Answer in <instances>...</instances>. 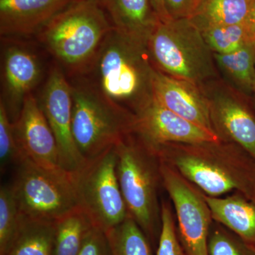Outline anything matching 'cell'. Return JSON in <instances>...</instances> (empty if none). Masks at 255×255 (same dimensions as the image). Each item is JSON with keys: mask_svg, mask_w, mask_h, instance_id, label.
<instances>
[{"mask_svg": "<svg viewBox=\"0 0 255 255\" xmlns=\"http://www.w3.org/2000/svg\"><path fill=\"white\" fill-rule=\"evenodd\" d=\"M254 0H201L189 19L199 30L246 21Z\"/></svg>", "mask_w": 255, "mask_h": 255, "instance_id": "d6986e66", "label": "cell"}, {"mask_svg": "<svg viewBox=\"0 0 255 255\" xmlns=\"http://www.w3.org/2000/svg\"><path fill=\"white\" fill-rule=\"evenodd\" d=\"M253 94H254L255 95V83H254V87H253Z\"/></svg>", "mask_w": 255, "mask_h": 255, "instance_id": "d6a6232c", "label": "cell"}, {"mask_svg": "<svg viewBox=\"0 0 255 255\" xmlns=\"http://www.w3.org/2000/svg\"><path fill=\"white\" fill-rule=\"evenodd\" d=\"M154 68L199 86L217 77L214 53L189 18L159 21L147 41Z\"/></svg>", "mask_w": 255, "mask_h": 255, "instance_id": "3957f363", "label": "cell"}, {"mask_svg": "<svg viewBox=\"0 0 255 255\" xmlns=\"http://www.w3.org/2000/svg\"><path fill=\"white\" fill-rule=\"evenodd\" d=\"M75 0H0V35L14 38L38 35Z\"/></svg>", "mask_w": 255, "mask_h": 255, "instance_id": "5bb4252c", "label": "cell"}, {"mask_svg": "<svg viewBox=\"0 0 255 255\" xmlns=\"http://www.w3.org/2000/svg\"><path fill=\"white\" fill-rule=\"evenodd\" d=\"M245 22H246L248 31H249L251 41L255 42V0L253 1L250 14Z\"/></svg>", "mask_w": 255, "mask_h": 255, "instance_id": "4dcf8cb0", "label": "cell"}, {"mask_svg": "<svg viewBox=\"0 0 255 255\" xmlns=\"http://www.w3.org/2000/svg\"><path fill=\"white\" fill-rule=\"evenodd\" d=\"M112 255H152L142 228L131 216L107 231Z\"/></svg>", "mask_w": 255, "mask_h": 255, "instance_id": "603a6c76", "label": "cell"}, {"mask_svg": "<svg viewBox=\"0 0 255 255\" xmlns=\"http://www.w3.org/2000/svg\"><path fill=\"white\" fill-rule=\"evenodd\" d=\"M164 185L175 207L179 236L186 255H209L211 211L206 201L167 167L161 169Z\"/></svg>", "mask_w": 255, "mask_h": 255, "instance_id": "9c48e42d", "label": "cell"}, {"mask_svg": "<svg viewBox=\"0 0 255 255\" xmlns=\"http://www.w3.org/2000/svg\"><path fill=\"white\" fill-rule=\"evenodd\" d=\"M78 255H112L105 231L93 226L87 233Z\"/></svg>", "mask_w": 255, "mask_h": 255, "instance_id": "83f0119b", "label": "cell"}, {"mask_svg": "<svg viewBox=\"0 0 255 255\" xmlns=\"http://www.w3.org/2000/svg\"><path fill=\"white\" fill-rule=\"evenodd\" d=\"M55 223L20 216L17 236L6 255H53Z\"/></svg>", "mask_w": 255, "mask_h": 255, "instance_id": "44dd1931", "label": "cell"}, {"mask_svg": "<svg viewBox=\"0 0 255 255\" xmlns=\"http://www.w3.org/2000/svg\"><path fill=\"white\" fill-rule=\"evenodd\" d=\"M113 28L100 0H75L38 34L40 42L70 75H86Z\"/></svg>", "mask_w": 255, "mask_h": 255, "instance_id": "7a4b0ae2", "label": "cell"}, {"mask_svg": "<svg viewBox=\"0 0 255 255\" xmlns=\"http://www.w3.org/2000/svg\"><path fill=\"white\" fill-rule=\"evenodd\" d=\"M157 255H186L178 240L170 210L164 204L162 208V230Z\"/></svg>", "mask_w": 255, "mask_h": 255, "instance_id": "4316f807", "label": "cell"}, {"mask_svg": "<svg viewBox=\"0 0 255 255\" xmlns=\"http://www.w3.org/2000/svg\"><path fill=\"white\" fill-rule=\"evenodd\" d=\"M93 226L79 206L55 221L53 255H78Z\"/></svg>", "mask_w": 255, "mask_h": 255, "instance_id": "7402d4cb", "label": "cell"}, {"mask_svg": "<svg viewBox=\"0 0 255 255\" xmlns=\"http://www.w3.org/2000/svg\"><path fill=\"white\" fill-rule=\"evenodd\" d=\"M154 70L147 43L113 27L87 75L105 98L135 116L153 100Z\"/></svg>", "mask_w": 255, "mask_h": 255, "instance_id": "6da1fadb", "label": "cell"}, {"mask_svg": "<svg viewBox=\"0 0 255 255\" xmlns=\"http://www.w3.org/2000/svg\"><path fill=\"white\" fill-rule=\"evenodd\" d=\"M42 75L43 65L33 50L14 41L5 45L1 51V102L13 124L19 117L25 99L38 85Z\"/></svg>", "mask_w": 255, "mask_h": 255, "instance_id": "30bf717a", "label": "cell"}, {"mask_svg": "<svg viewBox=\"0 0 255 255\" xmlns=\"http://www.w3.org/2000/svg\"><path fill=\"white\" fill-rule=\"evenodd\" d=\"M153 98L182 118L215 132L209 101L202 87L169 76L155 68L152 78Z\"/></svg>", "mask_w": 255, "mask_h": 255, "instance_id": "4fadbf2b", "label": "cell"}, {"mask_svg": "<svg viewBox=\"0 0 255 255\" xmlns=\"http://www.w3.org/2000/svg\"><path fill=\"white\" fill-rule=\"evenodd\" d=\"M38 102L54 134L60 167L73 175L87 161L79 152L74 139L71 83L61 68L55 67L50 70Z\"/></svg>", "mask_w": 255, "mask_h": 255, "instance_id": "ba28073f", "label": "cell"}, {"mask_svg": "<svg viewBox=\"0 0 255 255\" xmlns=\"http://www.w3.org/2000/svg\"><path fill=\"white\" fill-rule=\"evenodd\" d=\"M209 255H242L231 240L216 232L209 241Z\"/></svg>", "mask_w": 255, "mask_h": 255, "instance_id": "f546056e", "label": "cell"}, {"mask_svg": "<svg viewBox=\"0 0 255 255\" xmlns=\"http://www.w3.org/2000/svg\"><path fill=\"white\" fill-rule=\"evenodd\" d=\"M148 145L178 142L191 144L214 143L217 134L182 118L153 98L135 115V130Z\"/></svg>", "mask_w": 255, "mask_h": 255, "instance_id": "8fae6325", "label": "cell"}, {"mask_svg": "<svg viewBox=\"0 0 255 255\" xmlns=\"http://www.w3.org/2000/svg\"><path fill=\"white\" fill-rule=\"evenodd\" d=\"M211 216L248 241L255 240V208L236 197H205Z\"/></svg>", "mask_w": 255, "mask_h": 255, "instance_id": "ac0fdd59", "label": "cell"}, {"mask_svg": "<svg viewBox=\"0 0 255 255\" xmlns=\"http://www.w3.org/2000/svg\"><path fill=\"white\" fill-rule=\"evenodd\" d=\"M200 31L210 49L216 54H229L252 41L245 21L210 26Z\"/></svg>", "mask_w": 255, "mask_h": 255, "instance_id": "cb8c5ba5", "label": "cell"}, {"mask_svg": "<svg viewBox=\"0 0 255 255\" xmlns=\"http://www.w3.org/2000/svg\"><path fill=\"white\" fill-rule=\"evenodd\" d=\"M21 154L15 135L14 124L10 120L5 106L0 101V169L4 173L10 164H17Z\"/></svg>", "mask_w": 255, "mask_h": 255, "instance_id": "484cf974", "label": "cell"}, {"mask_svg": "<svg viewBox=\"0 0 255 255\" xmlns=\"http://www.w3.org/2000/svg\"><path fill=\"white\" fill-rule=\"evenodd\" d=\"M14 127L21 157L44 168L63 169L54 134L38 100L32 94L25 99Z\"/></svg>", "mask_w": 255, "mask_h": 255, "instance_id": "7c38bea8", "label": "cell"}, {"mask_svg": "<svg viewBox=\"0 0 255 255\" xmlns=\"http://www.w3.org/2000/svg\"><path fill=\"white\" fill-rule=\"evenodd\" d=\"M119 31L147 43L160 21L151 0H100Z\"/></svg>", "mask_w": 255, "mask_h": 255, "instance_id": "2e32d148", "label": "cell"}, {"mask_svg": "<svg viewBox=\"0 0 255 255\" xmlns=\"http://www.w3.org/2000/svg\"><path fill=\"white\" fill-rule=\"evenodd\" d=\"M153 9L161 21H167L169 18L166 12L164 0H151Z\"/></svg>", "mask_w": 255, "mask_h": 255, "instance_id": "1f68e13d", "label": "cell"}, {"mask_svg": "<svg viewBox=\"0 0 255 255\" xmlns=\"http://www.w3.org/2000/svg\"><path fill=\"white\" fill-rule=\"evenodd\" d=\"M114 148L117 177L129 215L142 230L150 232L155 216V175L152 166L129 134Z\"/></svg>", "mask_w": 255, "mask_h": 255, "instance_id": "52a82bcc", "label": "cell"}, {"mask_svg": "<svg viewBox=\"0 0 255 255\" xmlns=\"http://www.w3.org/2000/svg\"><path fill=\"white\" fill-rule=\"evenodd\" d=\"M20 215L12 189L1 186L0 189V255H6L17 236Z\"/></svg>", "mask_w": 255, "mask_h": 255, "instance_id": "d4e9b609", "label": "cell"}, {"mask_svg": "<svg viewBox=\"0 0 255 255\" xmlns=\"http://www.w3.org/2000/svg\"><path fill=\"white\" fill-rule=\"evenodd\" d=\"M71 86L73 137L85 161L102 155L134 131L135 116L107 100L89 81Z\"/></svg>", "mask_w": 255, "mask_h": 255, "instance_id": "277c9868", "label": "cell"}, {"mask_svg": "<svg viewBox=\"0 0 255 255\" xmlns=\"http://www.w3.org/2000/svg\"><path fill=\"white\" fill-rule=\"evenodd\" d=\"M11 184L20 216L55 221L78 207L72 174L53 170L22 157Z\"/></svg>", "mask_w": 255, "mask_h": 255, "instance_id": "5b68a950", "label": "cell"}, {"mask_svg": "<svg viewBox=\"0 0 255 255\" xmlns=\"http://www.w3.org/2000/svg\"><path fill=\"white\" fill-rule=\"evenodd\" d=\"M176 164L184 177L214 197L238 187L237 183L227 172L197 157L183 156L177 159Z\"/></svg>", "mask_w": 255, "mask_h": 255, "instance_id": "ffe728a7", "label": "cell"}, {"mask_svg": "<svg viewBox=\"0 0 255 255\" xmlns=\"http://www.w3.org/2000/svg\"><path fill=\"white\" fill-rule=\"evenodd\" d=\"M225 131L255 157V119L231 90L211 87L203 90Z\"/></svg>", "mask_w": 255, "mask_h": 255, "instance_id": "9a60e30c", "label": "cell"}, {"mask_svg": "<svg viewBox=\"0 0 255 255\" xmlns=\"http://www.w3.org/2000/svg\"><path fill=\"white\" fill-rule=\"evenodd\" d=\"M214 56L216 67L231 87L243 93H253L255 78V42H248L229 54L214 53Z\"/></svg>", "mask_w": 255, "mask_h": 255, "instance_id": "e0dca14e", "label": "cell"}, {"mask_svg": "<svg viewBox=\"0 0 255 255\" xmlns=\"http://www.w3.org/2000/svg\"><path fill=\"white\" fill-rule=\"evenodd\" d=\"M73 177L78 206L94 226L107 232L129 216L117 177L114 146L87 161Z\"/></svg>", "mask_w": 255, "mask_h": 255, "instance_id": "8992f818", "label": "cell"}, {"mask_svg": "<svg viewBox=\"0 0 255 255\" xmlns=\"http://www.w3.org/2000/svg\"><path fill=\"white\" fill-rule=\"evenodd\" d=\"M201 0H164L169 19L189 18Z\"/></svg>", "mask_w": 255, "mask_h": 255, "instance_id": "f1b7e54d", "label": "cell"}]
</instances>
